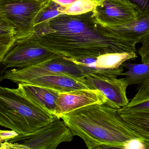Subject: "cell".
I'll list each match as a JSON object with an SVG mask.
<instances>
[{"instance_id":"cell-9","label":"cell","mask_w":149,"mask_h":149,"mask_svg":"<svg viewBox=\"0 0 149 149\" xmlns=\"http://www.w3.org/2000/svg\"><path fill=\"white\" fill-rule=\"evenodd\" d=\"M93 12L95 20L106 27L122 25L140 15L122 0H100Z\"/></svg>"},{"instance_id":"cell-23","label":"cell","mask_w":149,"mask_h":149,"mask_svg":"<svg viewBox=\"0 0 149 149\" xmlns=\"http://www.w3.org/2000/svg\"><path fill=\"white\" fill-rule=\"evenodd\" d=\"M142 44V46L138 50V53L141 56L142 63H146L149 61V34Z\"/></svg>"},{"instance_id":"cell-11","label":"cell","mask_w":149,"mask_h":149,"mask_svg":"<svg viewBox=\"0 0 149 149\" xmlns=\"http://www.w3.org/2000/svg\"><path fill=\"white\" fill-rule=\"evenodd\" d=\"M17 89L35 106L54 115L57 100L60 92L47 87L27 84H18Z\"/></svg>"},{"instance_id":"cell-6","label":"cell","mask_w":149,"mask_h":149,"mask_svg":"<svg viewBox=\"0 0 149 149\" xmlns=\"http://www.w3.org/2000/svg\"><path fill=\"white\" fill-rule=\"evenodd\" d=\"M49 0H2L0 15L13 25L15 44L32 35L38 12Z\"/></svg>"},{"instance_id":"cell-17","label":"cell","mask_w":149,"mask_h":149,"mask_svg":"<svg viewBox=\"0 0 149 149\" xmlns=\"http://www.w3.org/2000/svg\"><path fill=\"white\" fill-rule=\"evenodd\" d=\"M65 8L52 0H49L46 6L38 12L34 21V26L45 22L63 14Z\"/></svg>"},{"instance_id":"cell-7","label":"cell","mask_w":149,"mask_h":149,"mask_svg":"<svg viewBox=\"0 0 149 149\" xmlns=\"http://www.w3.org/2000/svg\"><path fill=\"white\" fill-rule=\"evenodd\" d=\"M35 38L19 41L7 52L2 62L7 68H23L43 62L54 55Z\"/></svg>"},{"instance_id":"cell-16","label":"cell","mask_w":149,"mask_h":149,"mask_svg":"<svg viewBox=\"0 0 149 149\" xmlns=\"http://www.w3.org/2000/svg\"><path fill=\"white\" fill-rule=\"evenodd\" d=\"M137 57L135 52H119L104 54L93 57L88 67L98 70H113L123 66L125 62L134 59Z\"/></svg>"},{"instance_id":"cell-27","label":"cell","mask_w":149,"mask_h":149,"mask_svg":"<svg viewBox=\"0 0 149 149\" xmlns=\"http://www.w3.org/2000/svg\"><path fill=\"white\" fill-rule=\"evenodd\" d=\"M2 141L1 140V139H0V144H1V143L2 142Z\"/></svg>"},{"instance_id":"cell-18","label":"cell","mask_w":149,"mask_h":149,"mask_svg":"<svg viewBox=\"0 0 149 149\" xmlns=\"http://www.w3.org/2000/svg\"><path fill=\"white\" fill-rule=\"evenodd\" d=\"M118 112H131L149 110V93L140 94L136 93L128 104L120 109Z\"/></svg>"},{"instance_id":"cell-28","label":"cell","mask_w":149,"mask_h":149,"mask_svg":"<svg viewBox=\"0 0 149 149\" xmlns=\"http://www.w3.org/2000/svg\"><path fill=\"white\" fill-rule=\"evenodd\" d=\"M2 1V0H0V1Z\"/></svg>"},{"instance_id":"cell-10","label":"cell","mask_w":149,"mask_h":149,"mask_svg":"<svg viewBox=\"0 0 149 149\" xmlns=\"http://www.w3.org/2000/svg\"><path fill=\"white\" fill-rule=\"evenodd\" d=\"M106 99L96 89H83L60 92L56 101L54 115L61 119L65 115L83 107L95 104H105Z\"/></svg>"},{"instance_id":"cell-25","label":"cell","mask_w":149,"mask_h":149,"mask_svg":"<svg viewBox=\"0 0 149 149\" xmlns=\"http://www.w3.org/2000/svg\"><path fill=\"white\" fill-rule=\"evenodd\" d=\"M52 1L58 3L62 7L66 8L79 0H52ZM94 1H100V0H94Z\"/></svg>"},{"instance_id":"cell-1","label":"cell","mask_w":149,"mask_h":149,"mask_svg":"<svg viewBox=\"0 0 149 149\" xmlns=\"http://www.w3.org/2000/svg\"><path fill=\"white\" fill-rule=\"evenodd\" d=\"M29 37L37 39L53 53L69 58L137 52L136 45L99 23L93 10L81 15H59L34 26Z\"/></svg>"},{"instance_id":"cell-4","label":"cell","mask_w":149,"mask_h":149,"mask_svg":"<svg viewBox=\"0 0 149 149\" xmlns=\"http://www.w3.org/2000/svg\"><path fill=\"white\" fill-rule=\"evenodd\" d=\"M100 73L101 70L78 64L68 58L55 53L35 65L7 70L4 72L3 79L17 84H25L32 79L47 74H65L82 79L89 74Z\"/></svg>"},{"instance_id":"cell-24","label":"cell","mask_w":149,"mask_h":149,"mask_svg":"<svg viewBox=\"0 0 149 149\" xmlns=\"http://www.w3.org/2000/svg\"><path fill=\"white\" fill-rule=\"evenodd\" d=\"M18 134L14 130H0V139L2 141H6L18 135Z\"/></svg>"},{"instance_id":"cell-2","label":"cell","mask_w":149,"mask_h":149,"mask_svg":"<svg viewBox=\"0 0 149 149\" xmlns=\"http://www.w3.org/2000/svg\"><path fill=\"white\" fill-rule=\"evenodd\" d=\"M73 136L89 149H129L134 141L144 140L123 120L117 110L105 104L83 107L61 117Z\"/></svg>"},{"instance_id":"cell-19","label":"cell","mask_w":149,"mask_h":149,"mask_svg":"<svg viewBox=\"0 0 149 149\" xmlns=\"http://www.w3.org/2000/svg\"><path fill=\"white\" fill-rule=\"evenodd\" d=\"M99 2L94 0H79L65 8L63 14L78 15L85 14L93 10Z\"/></svg>"},{"instance_id":"cell-5","label":"cell","mask_w":149,"mask_h":149,"mask_svg":"<svg viewBox=\"0 0 149 149\" xmlns=\"http://www.w3.org/2000/svg\"><path fill=\"white\" fill-rule=\"evenodd\" d=\"M73 136L64 122L56 117L34 132L3 141L0 144V149H55L62 143L72 141Z\"/></svg>"},{"instance_id":"cell-12","label":"cell","mask_w":149,"mask_h":149,"mask_svg":"<svg viewBox=\"0 0 149 149\" xmlns=\"http://www.w3.org/2000/svg\"><path fill=\"white\" fill-rule=\"evenodd\" d=\"M82 79L76 78L65 74H47L32 79L25 84L47 87L59 92L89 89Z\"/></svg>"},{"instance_id":"cell-14","label":"cell","mask_w":149,"mask_h":149,"mask_svg":"<svg viewBox=\"0 0 149 149\" xmlns=\"http://www.w3.org/2000/svg\"><path fill=\"white\" fill-rule=\"evenodd\" d=\"M123 66L127 71L123 72L120 76L126 77L129 85H137L138 94L149 93V61L139 64L126 62Z\"/></svg>"},{"instance_id":"cell-3","label":"cell","mask_w":149,"mask_h":149,"mask_svg":"<svg viewBox=\"0 0 149 149\" xmlns=\"http://www.w3.org/2000/svg\"><path fill=\"white\" fill-rule=\"evenodd\" d=\"M56 118L28 100L17 88L0 86V126L18 134H25L44 127Z\"/></svg>"},{"instance_id":"cell-21","label":"cell","mask_w":149,"mask_h":149,"mask_svg":"<svg viewBox=\"0 0 149 149\" xmlns=\"http://www.w3.org/2000/svg\"><path fill=\"white\" fill-rule=\"evenodd\" d=\"M134 8L140 15L149 13V0H122Z\"/></svg>"},{"instance_id":"cell-13","label":"cell","mask_w":149,"mask_h":149,"mask_svg":"<svg viewBox=\"0 0 149 149\" xmlns=\"http://www.w3.org/2000/svg\"><path fill=\"white\" fill-rule=\"evenodd\" d=\"M109 27L124 40L136 45L142 43L149 34V13L122 25Z\"/></svg>"},{"instance_id":"cell-22","label":"cell","mask_w":149,"mask_h":149,"mask_svg":"<svg viewBox=\"0 0 149 149\" xmlns=\"http://www.w3.org/2000/svg\"><path fill=\"white\" fill-rule=\"evenodd\" d=\"M15 30L12 24L0 15V36L14 37Z\"/></svg>"},{"instance_id":"cell-26","label":"cell","mask_w":149,"mask_h":149,"mask_svg":"<svg viewBox=\"0 0 149 149\" xmlns=\"http://www.w3.org/2000/svg\"><path fill=\"white\" fill-rule=\"evenodd\" d=\"M6 69H7V66L2 62H0V82L4 80L3 76Z\"/></svg>"},{"instance_id":"cell-8","label":"cell","mask_w":149,"mask_h":149,"mask_svg":"<svg viewBox=\"0 0 149 149\" xmlns=\"http://www.w3.org/2000/svg\"><path fill=\"white\" fill-rule=\"evenodd\" d=\"M89 89L100 91L105 97L106 105L115 109L127 106L129 100L127 96V89L129 86L126 78L100 73H92L82 79Z\"/></svg>"},{"instance_id":"cell-15","label":"cell","mask_w":149,"mask_h":149,"mask_svg":"<svg viewBox=\"0 0 149 149\" xmlns=\"http://www.w3.org/2000/svg\"><path fill=\"white\" fill-rule=\"evenodd\" d=\"M118 113L129 127L145 141L146 148L149 149V110Z\"/></svg>"},{"instance_id":"cell-20","label":"cell","mask_w":149,"mask_h":149,"mask_svg":"<svg viewBox=\"0 0 149 149\" xmlns=\"http://www.w3.org/2000/svg\"><path fill=\"white\" fill-rule=\"evenodd\" d=\"M14 37L0 36V62H2L7 52L15 45Z\"/></svg>"}]
</instances>
